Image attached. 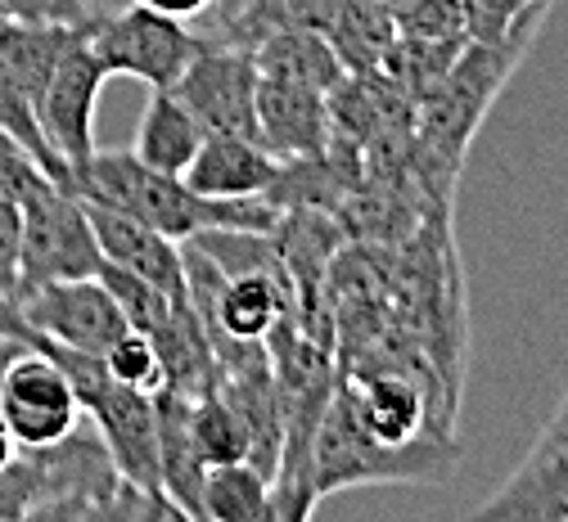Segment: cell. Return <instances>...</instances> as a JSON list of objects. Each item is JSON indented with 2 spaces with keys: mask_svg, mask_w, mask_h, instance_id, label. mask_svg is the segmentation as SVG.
<instances>
[{
  "mask_svg": "<svg viewBox=\"0 0 568 522\" xmlns=\"http://www.w3.org/2000/svg\"><path fill=\"white\" fill-rule=\"evenodd\" d=\"M100 360L109 369V379H118V383H126L135 392H150L154 397L163 388V360H159L154 342L140 334V329H126Z\"/></svg>",
  "mask_w": 568,
  "mask_h": 522,
  "instance_id": "24",
  "label": "cell"
},
{
  "mask_svg": "<svg viewBox=\"0 0 568 522\" xmlns=\"http://www.w3.org/2000/svg\"><path fill=\"white\" fill-rule=\"evenodd\" d=\"M28 351V342L23 338H10V334H0V383H6V375H10V365L19 360Z\"/></svg>",
  "mask_w": 568,
  "mask_h": 522,
  "instance_id": "30",
  "label": "cell"
},
{
  "mask_svg": "<svg viewBox=\"0 0 568 522\" xmlns=\"http://www.w3.org/2000/svg\"><path fill=\"white\" fill-rule=\"evenodd\" d=\"M190 437H194V451L207 469L248 460V451H253L244 414L235 410V401L217 383H207L203 392L190 397Z\"/></svg>",
  "mask_w": 568,
  "mask_h": 522,
  "instance_id": "19",
  "label": "cell"
},
{
  "mask_svg": "<svg viewBox=\"0 0 568 522\" xmlns=\"http://www.w3.org/2000/svg\"><path fill=\"white\" fill-rule=\"evenodd\" d=\"M19 311L37 338L59 342L68 351H82V356H104L131 329L100 275L37 284L19 297Z\"/></svg>",
  "mask_w": 568,
  "mask_h": 522,
  "instance_id": "6",
  "label": "cell"
},
{
  "mask_svg": "<svg viewBox=\"0 0 568 522\" xmlns=\"http://www.w3.org/2000/svg\"><path fill=\"white\" fill-rule=\"evenodd\" d=\"M338 397L347 401L352 419H357L375 441L384 446H406L429 437L434 428L424 423V392L402 369H375V375H357L338 383Z\"/></svg>",
  "mask_w": 568,
  "mask_h": 522,
  "instance_id": "13",
  "label": "cell"
},
{
  "mask_svg": "<svg viewBox=\"0 0 568 522\" xmlns=\"http://www.w3.org/2000/svg\"><path fill=\"white\" fill-rule=\"evenodd\" d=\"M203 522H271V478L248 460L203 473Z\"/></svg>",
  "mask_w": 568,
  "mask_h": 522,
  "instance_id": "20",
  "label": "cell"
},
{
  "mask_svg": "<svg viewBox=\"0 0 568 522\" xmlns=\"http://www.w3.org/2000/svg\"><path fill=\"white\" fill-rule=\"evenodd\" d=\"M284 158H275L262 140L244 135H203L199 154L185 167V185L203 198H266Z\"/></svg>",
  "mask_w": 568,
  "mask_h": 522,
  "instance_id": "12",
  "label": "cell"
},
{
  "mask_svg": "<svg viewBox=\"0 0 568 522\" xmlns=\"http://www.w3.org/2000/svg\"><path fill=\"white\" fill-rule=\"evenodd\" d=\"M135 6H150V10H159V14H172V19H203L217 0H135Z\"/></svg>",
  "mask_w": 568,
  "mask_h": 522,
  "instance_id": "29",
  "label": "cell"
},
{
  "mask_svg": "<svg viewBox=\"0 0 568 522\" xmlns=\"http://www.w3.org/2000/svg\"><path fill=\"white\" fill-rule=\"evenodd\" d=\"M460 460V446H452L443 432H429L406 446H384L375 441L357 419H352L347 401L338 388L329 392L321 423L312 432V456H307V482L312 500L321 504L334 491L362 487V482H419V478H447Z\"/></svg>",
  "mask_w": 568,
  "mask_h": 522,
  "instance_id": "2",
  "label": "cell"
},
{
  "mask_svg": "<svg viewBox=\"0 0 568 522\" xmlns=\"http://www.w3.org/2000/svg\"><path fill=\"white\" fill-rule=\"evenodd\" d=\"M491 522H568V388L559 410L532 441L524 464L501 482V491L478 504Z\"/></svg>",
  "mask_w": 568,
  "mask_h": 522,
  "instance_id": "8",
  "label": "cell"
},
{
  "mask_svg": "<svg viewBox=\"0 0 568 522\" xmlns=\"http://www.w3.org/2000/svg\"><path fill=\"white\" fill-rule=\"evenodd\" d=\"M87 28L68 41V50L59 54L50 82L41 91V104H37L41 131H45L54 154L68 163L73 181L95 158V109H100V91H104V68L95 63V54L87 45Z\"/></svg>",
  "mask_w": 568,
  "mask_h": 522,
  "instance_id": "7",
  "label": "cell"
},
{
  "mask_svg": "<svg viewBox=\"0 0 568 522\" xmlns=\"http://www.w3.org/2000/svg\"><path fill=\"white\" fill-rule=\"evenodd\" d=\"M338 10H343V0H244L231 19L212 23V41L257 45L262 37L284 32V28H316V32H325Z\"/></svg>",
  "mask_w": 568,
  "mask_h": 522,
  "instance_id": "18",
  "label": "cell"
},
{
  "mask_svg": "<svg viewBox=\"0 0 568 522\" xmlns=\"http://www.w3.org/2000/svg\"><path fill=\"white\" fill-rule=\"evenodd\" d=\"M154 423H159V478L163 495L181 509V518L203 522V473L207 464L190 437V397L176 388L154 392Z\"/></svg>",
  "mask_w": 568,
  "mask_h": 522,
  "instance_id": "14",
  "label": "cell"
},
{
  "mask_svg": "<svg viewBox=\"0 0 568 522\" xmlns=\"http://www.w3.org/2000/svg\"><path fill=\"white\" fill-rule=\"evenodd\" d=\"M257 140L275 158H321L329 149V95L257 72Z\"/></svg>",
  "mask_w": 568,
  "mask_h": 522,
  "instance_id": "10",
  "label": "cell"
},
{
  "mask_svg": "<svg viewBox=\"0 0 568 522\" xmlns=\"http://www.w3.org/2000/svg\"><path fill=\"white\" fill-rule=\"evenodd\" d=\"M253 59H257L262 78L303 82V86H316V91H325V95H334L338 82L347 78L338 50H334L329 37L316 32V28H284V32H271V37H262V41L253 45Z\"/></svg>",
  "mask_w": 568,
  "mask_h": 522,
  "instance_id": "15",
  "label": "cell"
},
{
  "mask_svg": "<svg viewBox=\"0 0 568 522\" xmlns=\"http://www.w3.org/2000/svg\"><path fill=\"white\" fill-rule=\"evenodd\" d=\"M240 6H244V0H217V6H212L207 14H212V23H222V19H231Z\"/></svg>",
  "mask_w": 568,
  "mask_h": 522,
  "instance_id": "32",
  "label": "cell"
},
{
  "mask_svg": "<svg viewBox=\"0 0 568 522\" xmlns=\"http://www.w3.org/2000/svg\"><path fill=\"white\" fill-rule=\"evenodd\" d=\"M0 23H6V19H0Z\"/></svg>",
  "mask_w": 568,
  "mask_h": 522,
  "instance_id": "35",
  "label": "cell"
},
{
  "mask_svg": "<svg viewBox=\"0 0 568 522\" xmlns=\"http://www.w3.org/2000/svg\"><path fill=\"white\" fill-rule=\"evenodd\" d=\"M82 6H87L91 14H100V6H104V0H82Z\"/></svg>",
  "mask_w": 568,
  "mask_h": 522,
  "instance_id": "34",
  "label": "cell"
},
{
  "mask_svg": "<svg viewBox=\"0 0 568 522\" xmlns=\"http://www.w3.org/2000/svg\"><path fill=\"white\" fill-rule=\"evenodd\" d=\"M19 253H23V207L19 198L0 194V293L10 303L19 293Z\"/></svg>",
  "mask_w": 568,
  "mask_h": 522,
  "instance_id": "25",
  "label": "cell"
},
{
  "mask_svg": "<svg viewBox=\"0 0 568 522\" xmlns=\"http://www.w3.org/2000/svg\"><path fill=\"white\" fill-rule=\"evenodd\" d=\"M0 19L14 23H87L91 10L82 0H0Z\"/></svg>",
  "mask_w": 568,
  "mask_h": 522,
  "instance_id": "28",
  "label": "cell"
},
{
  "mask_svg": "<svg viewBox=\"0 0 568 522\" xmlns=\"http://www.w3.org/2000/svg\"><path fill=\"white\" fill-rule=\"evenodd\" d=\"M78 198L104 203L145 221L150 231L185 244L199 231H275L280 207L271 198H203L181 176L154 172L131 149H95V158L78 176Z\"/></svg>",
  "mask_w": 568,
  "mask_h": 522,
  "instance_id": "1",
  "label": "cell"
},
{
  "mask_svg": "<svg viewBox=\"0 0 568 522\" xmlns=\"http://www.w3.org/2000/svg\"><path fill=\"white\" fill-rule=\"evenodd\" d=\"M14 456H19V441H14L10 423H6V410H0V469H6Z\"/></svg>",
  "mask_w": 568,
  "mask_h": 522,
  "instance_id": "31",
  "label": "cell"
},
{
  "mask_svg": "<svg viewBox=\"0 0 568 522\" xmlns=\"http://www.w3.org/2000/svg\"><path fill=\"white\" fill-rule=\"evenodd\" d=\"M550 10V0H460L465 32H474L478 45H501L532 37L541 14Z\"/></svg>",
  "mask_w": 568,
  "mask_h": 522,
  "instance_id": "22",
  "label": "cell"
},
{
  "mask_svg": "<svg viewBox=\"0 0 568 522\" xmlns=\"http://www.w3.org/2000/svg\"><path fill=\"white\" fill-rule=\"evenodd\" d=\"M203 144V126L194 122V113L172 95V91H150V104L140 113V131H135V149L131 154L168 176H185L190 158Z\"/></svg>",
  "mask_w": 568,
  "mask_h": 522,
  "instance_id": "16",
  "label": "cell"
},
{
  "mask_svg": "<svg viewBox=\"0 0 568 522\" xmlns=\"http://www.w3.org/2000/svg\"><path fill=\"white\" fill-rule=\"evenodd\" d=\"M172 95L194 113L203 135L257 140V59H253V45L203 37L199 54L185 63Z\"/></svg>",
  "mask_w": 568,
  "mask_h": 522,
  "instance_id": "5",
  "label": "cell"
},
{
  "mask_svg": "<svg viewBox=\"0 0 568 522\" xmlns=\"http://www.w3.org/2000/svg\"><path fill=\"white\" fill-rule=\"evenodd\" d=\"M41 185H54L23 149L14 144V140H6L0 135V194H10V198H28V194H37ZM63 190V185H59Z\"/></svg>",
  "mask_w": 568,
  "mask_h": 522,
  "instance_id": "27",
  "label": "cell"
},
{
  "mask_svg": "<svg viewBox=\"0 0 568 522\" xmlns=\"http://www.w3.org/2000/svg\"><path fill=\"white\" fill-rule=\"evenodd\" d=\"M87 23H14V19L0 23V63L14 72V82L23 86L32 109L41 104V91L50 82L59 54L68 50V41H73Z\"/></svg>",
  "mask_w": 568,
  "mask_h": 522,
  "instance_id": "17",
  "label": "cell"
},
{
  "mask_svg": "<svg viewBox=\"0 0 568 522\" xmlns=\"http://www.w3.org/2000/svg\"><path fill=\"white\" fill-rule=\"evenodd\" d=\"M87 45H91L95 63L104 68V78H135L150 91H172L185 63L199 54L203 37L190 32L185 19L159 14V10L131 0V10H122V14L91 19Z\"/></svg>",
  "mask_w": 568,
  "mask_h": 522,
  "instance_id": "3",
  "label": "cell"
},
{
  "mask_svg": "<svg viewBox=\"0 0 568 522\" xmlns=\"http://www.w3.org/2000/svg\"><path fill=\"white\" fill-rule=\"evenodd\" d=\"M0 410H6V423L19 441V451L23 446H50L82 423L73 383H68L63 369L37 347H28L10 365L6 383H0Z\"/></svg>",
  "mask_w": 568,
  "mask_h": 522,
  "instance_id": "9",
  "label": "cell"
},
{
  "mask_svg": "<svg viewBox=\"0 0 568 522\" xmlns=\"http://www.w3.org/2000/svg\"><path fill=\"white\" fill-rule=\"evenodd\" d=\"M0 135L14 140L23 154L54 181V185H63V190H73V194H78L73 172H68V163L50 149V140H45V131H41V117H37L32 100L23 95V86L14 82V72H10L6 63H0Z\"/></svg>",
  "mask_w": 568,
  "mask_h": 522,
  "instance_id": "21",
  "label": "cell"
},
{
  "mask_svg": "<svg viewBox=\"0 0 568 522\" xmlns=\"http://www.w3.org/2000/svg\"><path fill=\"white\" fill-rule=\"evenodd\" d=\"M87 216H91L95 244H100L109 266H122V270H131L140 279H150L154 288H163L168 297H176V303H185L190 284H185V257H181L176 239L150 231L145 221H135L126 212H113L104 203H87Z\"/></svg>",
  "mask_w": 568,
  "mask_h": 522,
  "instance_id": "11",
  "label": "cell"
},
{
  "mask_svg": "<svg viewBox=\"0 0 568 522\" xmlns=\"http://www.w3.org/2000/svg\"><path fill=\"white\" fill-rule=\"evenodd\" d=\"M23 207V253H19V297L50 279H87L100 275L104 253L95 244L87 203L73 190L41 185L37 194L19 198Z\"/></svg>",
  "mask_w": 568,
  "mask_h": 522,
  "instance_id": "4",
  "label": "cell"
},
{
  "mask_svg": "<svg viewBox=\"0 0 568 522\" xmlns=\"http://www.w3.org/2000/svg\"><path fill=\"white\" fill-rule=\"evenodd\" d=\"M37 504V469L28 460V451H19L6 469H0V522L28 518Z\"/></svg>",
  "mask_w": 568,
  "mask_h": 522,
  "instance_id": "26",
  "label": "cell"
},
{
  "mask_svg": "<svg viewBox=\"0 0 568 522\" xmlns=\"http://www.w3.org/2000/svg\"><path fill=\"white\" fill-rule=\"evenodd\" d=\"M366 6H379V10L397 14V10H406V6H410V0H366Z\"/></svg>",
  "mask_w": 568,
  "mask_h": 522,
  "instance_id": "33",
  "label": "cell"
},
{
  "mask_svg": "<svg viewBox=\"0 0 568 522\" xmlns=\"http://www.w3.org/2000/svg\"><path fill=\"white\" fill-rule=\"evenodd\" d=\"M100 279H104V288L113 293V303L122 307V316H126V325L131 329H140V334H154L168 316H172V307H176V297H168L163 288H154L150 279H140V275H131V270H122V266H100ZM190 303V297H185Z\"/></svg>",
  "mask_w": 568,
  "mask_h": 522,
  "instance_id": "23",
  "label": "cell"
}]
</instances>
